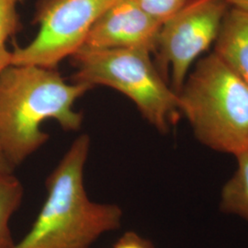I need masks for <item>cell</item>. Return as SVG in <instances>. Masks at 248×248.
<instances>
[{
  "mask_svg": "<svg viewBox=\"0 0 248 248\" xmlns=\"http://www.w3.org/2000/svg\"><path fill=\"white\" fill-rule=\"evenodd\" d=\"M92 89L68 84L56 69L9 65L0 73V143L15 168L49 139L41 125L55 120L65 131H78L83 115L75 102Z\"/></svg>",
  "mask_w": 248,
  "mask_h": 248,
  "instance_id": "6da1fadb",
  "label": "cell"
},
{
  "mask_svg": "<svg viewBox=\"0 0 248 248\" xmlns=\"http://www.w3.org/2000/svg\"><path fill=\"white\" fill-rule=\"evenodd\" d=\"M90 138L78 137L47 177V196L26 235L11 248H90L118 230L124 212L114 203L91 201L84 185Z\"/></svg>",
  "mask_w": 248,
  "mask_h": 248,
  "instance_id": "7a4b0ae2",
  "label": "cell"
},
{
  "mask_svg": "<svg viewBox=\"0 0 248 248\" xmlns=\"http://www.w3.org/2000/svg\"><path fill=\"white\" fill-rule=\"evenodd\" d=\"M177 97L202 144L233 155L248 150V84L220 56L201 59Z\"/></svg>",
  "mask_w": 248,
  "mask_h": 248,
  "instance_id": "3957f363",
  "label": "cell"
},
{
  "mask_svg": "<svg viewBox=\"0 0 248 248\" xmlns=\"http://www.w3.org/2000/svg\"><path fill=\"white\" fill-rule=\"evenodd\" d=\"M151 53L142 49L80 48L70 56L76 68L72 80L120 91L151 125L168 133L178 117V97L152 61Z\"/></svg>",
  "mask_w": 248,
  "mask_h": 248,
  "instance_id": "277c9868",
  "label": "cell"
},
{
  "mask_svg": "<svg viewBox=\"0 0 248 248\" xmlns=\"http://www.w3.org/2000/svg\"><path fill=\"white\" fill-rule=\"evenodd\" d=\"M116 0H40L34 23L39 31L29 45H15L12 65L56 69L78 51L91 27Z\"/></svg>",
  "mask_w": 248,
  "mask_h": 248,
  "instance_id": "5b68a950",
  "label": "cell"
},
{
  "mask_svg": "<svg viewBox=\"0 0 248 248\" xmlns=\"http://www.w3.org/2000/svg\"><path fill=\"white\" fill-rule=\"evenodd\" d=\"M225 0H187L160 29L155 65L178 94L193 62L215 42L228 11Z\"/></svg>",
  "mask_w": 248,
  "mask_h": 248,
  "instance_id": "8992f818",
  "label": "cell"
},
{
  "mask_svg": "<svg viewBox=\"0 0 248 248\" xmlns=\"http://www.w3.org/2000/svg\"><path fill=\"white\" fill-rule=\"evenodd\" d=\"M161 26L133 0H116L91 27L81 48L142 49L155 53Z\"/></svg>",
  "mask_w": 248,
  "mask_h": 248,
  "instance_id": "52a82bcc",
  "label": "cell"
},
{
  "mask_svg": "<svg viewBox=\"0 0 248 248\" xmlns=\"http://www.w3.org/2000/svg\"><path fill=\"white\" fill-rule=\"evenodd\" d=\"M214 53L248 84V12L233 8L227 11Z\"/></svg>",
  "mask_w": 248,
  "mask_h": 248,
  "instance_id": "ba28073f",
  "label": "cell"
},
{
  "mask_svg": "<svg viewBox=\"0 0 248 248\" xmlns=\"http://www.w3.org/2000/svg\"><path fill=\"white\" fill-rule=\"evenodd\" d=\"M237 169L222 187L220 208L248 222V150L235 155Z\"/></svg>",
  "mask_w": 248,
  "mask_h": 248,
  "instance_id": "9c48e42d",
  "label": "cell"
},
{
  "mask_svg": "<svg viewBox=\"0 0 248 248\" xmlns=\"http://www.w3.org/2000/svg\"><path fill=\"white\" fill-rule=\"evenodd\" d=\"M23 192L21 183L12 174L0 177V248H11L15 244L9 222L22 201Z\"/></svg>",
  "mask_w": 248,
  "mask_h": 248,
  "instance_id": "30bf717a",
  "label": "cell"
},
{
  "mask_svg": "<svg viewBox=\"0 0 248 248\" xmlns=\"http://www.w3.org/2000/svg\"><path fill=\"white\" fill-rule=\"evenodd\" d=\"M24 0H0V73L11 65L12 52L7 42L22 28L18 5Z\"/></svg>",
  "mask_w": 248,
  "mask_h": 248,
  "instance_id": "8fae6325",
  "label": "cell"
},
{
  "mask_svg": "<svg viewBox=\"0 0 248 248\" xmlns=\"http://www.w3.org/2000/svg\"><path fill=\"white\" fill-rule=\"evenodd\" d=\"M152 18L164 23L181 9L187 0H133Z\"/></svg>",
  "mask_w": 248,
  "mask_h": 248,
  "instance_id": "7c38bea8",
  "label": "cell"
},
{
  "mask_svg": "<svg viewBox=\"0 0 248 248\" xmlns=\"http://www.w3.org/2000/svg\"><path fill=\"white\" fill-rule=\"evenodd\" d=\"M111 248H155L150 241L133 232H126Z\"/></svg>",
  "mask_w": 248,
  "mask_h": 248,
  "instance_id": "4fadbf2b",
  "label": "cell"
},
{
  "mask_svg": "<svg viewBox=\"0 0 248 248\" xmlns=\"http://www.w3.org/2000/svg\"><path fill=\"white\" fill-rule=\"evenodd\" d=\"M14 167L9 162L7 155H5V152L2 148V145L0 143V177L4 175L12 174Z\"/></svg>",
  "mask_w": 248,
  "mask_h": 248,
  "instance_id": "5bb4252c",
  "label": "cell"
},
{
  "mask_svg": "<svg viewBox=\"0 0 248 248\" xmlns=\"http://www.w3.org/2000/svg\"><path fill=\"white\" fill-rule=\"evenodd\" d=\"M225 2L233 9L248 12V0H225Z\"/></svg>",
  "mask_w": 248,
  "mask_h": 248,
  "instance_id": "9a60e30c",
  "label": "cell"
}]
</instances>
